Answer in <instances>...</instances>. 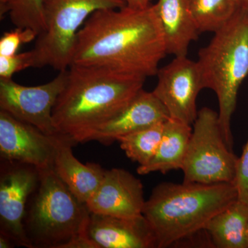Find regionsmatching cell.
<instances>
[{
    "label": "cell",
    "instance_id": "obj_1",
    "mask_svg": "<svg viewBox=\"0 0 248 248\" xmlns=\"http://www.w3.org/2000/svg\"><path fill=\"white\" fill-rule=\"evenodd\" d=\"M167 54L154 4L144 9L125 6L90 16L77 35L71 64L105 67L146 78L156 76Z\"/></svg>",
    "mask_w": 248,
    "mask_h": 248
},
{
    "label": "cell",
    "instance_id": "obj_2",
    "mask_svg": "<svg viewBox=\"0 0 248 248\" xmlns=\"http://www.w3.org/2000/svg\"><path fill=\"white\" fill-rule=\"evenodd\" d=\"M146 78L105 67L71 64L53 110L57 131L75 143L118 115L143 89Z\"/></svg>",
    "mask_w": 248,
    "mask_h": 248
},
{
    "label": "cell",
    "instance_id": "obj_3",
    "mask_svg": "<svg viewBox=\"0 0 248 248\" xmlns=\"http://www.w3.org/2000/svg\"><path fill=\"white\" fill-rule=\"evenodd\" d=\"M237 200L235 182H164L152 191L143 215L154 232L156 248H165L203 231L213 217Z\"/></svg>",
    "mask_w": 248,
    "mask_h": 248
},
{
    "label": "cell",
    "instance_id": "obj_4",
    "mask_svg": "<svg viewBox=\"0 0 248 248\" xmlns=\"http://www.w3.org/2000/svg\"><path fill=\"white\" fill-rule=\"evenodd\" d=\"M39 171L24 221L32 248H98L88 234L91 212L86 203L73 195L53 166Z\"/></svg>",
    "mask_w": 248,
    "mask_h": 248
},
{
    "label": "cell",
    "instance_id": "obj_5",
    "mask_svg": "<svg viewBox=\"0 0 248 248\" xmlns=\"http://www.w3.org/2000/svg\"><path fill=\"white\" fill-rule=\"evenodd\" d=\"M197 60L204 89L216 94L218 121L227 146L232 151V117L240 87L248 76V12L241 9L224 27L214 32Z\"/></svg>",
    "mask_w": 248,
    "mask_h": 248
},
{
    "label": "cell",
    "instance_id": "obj_6",
    "mask_svg": "<svg viewBox=\"0 0 248 248\" xmlns=\"http://www.w3.org/2000/svg\"><path fill=\"white\" fill-rule=\"evenodd\" d=\"M45 29L32 49L35 68L58 71L71 66L77 35L91 15L99 10L122 9L125 0H42Z\"/></svg>",
    "mask_w": 248,
    "mask_h": 248
},
{
    "label": "cell",
    "instance_id": "obj_7",
    "mask_svg": "<svg viewBox=\"0 0 248 248\" xmlns=\"http://www.w3.org/2000/svg\"><path fill=\"white\" fill-rule=\"evenodd\" d=\"M239 157L227 146L218 112L199 110L183 166L186 183L235 182Z\"/></svg>",
    "mask_w": 248,
    "mask_h": 248
},
{
    "label": "cell",
    "instance_id": "obj_8",
    "mask_svg": "<svg viewBox=\"0 0 248 248\" xmlns=\"http://www.w3.org/2000/svg\"><path fill=\"white\" fill-rule=\"evenodd\" d=\"M46 84L23 86L13 79H0V108L15 118L34 125L50 135H59L54 126L53 110L66 85L68 69Z\"/></svg>",
    "mask_w": 248,
    "mask_h": 248
},
{
    "label": "cell",
    "instance_id": "obj_9",
    "mask_svg": "<svg viewBox=\"0 0 248 248\" xmlns=\"http://www.w3.org/2000/svg\"><path fill=\"white\" fill-rule=\"evenodd\" d=\"M40 181V171L31 165L3 159L0 175V234L16 246L32 248L24 221L29 197Z\"/></svg>",
    "mask_w": 248,
    "mask_h": 248
},
{
    "label": "cell",
    "instance_id": "obj_10",
    "mask_svg": "<svg viewBox=\"0 0 248 248\" xmlns=\"http://www.w3.org/2000/svg\"><path fill=\"white\" fill-rule=\"evenodd\" d=\"M153 93L166 108L170 118L193 125L198 115L197 100L204 89L197 62L187 56L175 57L159 68Z\"/></svg>",
    "mask_w": 248,
    "mask_h": 248
},
{
    "label": "cell",
    "instance_id": "obj_11",
    "mask_svg": "<svg viewBox=\"0 0 248 248\" xmlns=\"http://www.w3.org/2000/svg\"><path fill=\"white\" fill-rule=\"evenodd\" d=\"M64 137L61 134L47 135L34 125L0 111L1 159L31 165L39 170L51 167L59 143Z\"/></svg>",
    "mask_w": 248,
    "mask_h": 248
},
{
    "label": "cell",
    "instance_id": "obj_12",
    "mask_svg": "<svg viewBox=\"0 0 248 248\" xmlns=\"http://www.w3.org/2000/svg\"><path fill=\"white\" fill-rule=\"evenodd\" d=\"M145 203L141 181L125 170L112 169L106 171L86 205L92 213L135 218L143 215Z\"/></svg>",
    "mask_w": 248,
    "mask_h": 248
},
{
    "label": "cell",
    "instance_id": "obj_13",
    "mask_svg": "<svg viewBox=\"0 0 248 248\" xmlns=\"http://www.w3.org/2000/svg\"><path fill=\"white\" fill-rule=\"evenodd\" d=\"M88 234L98 248H155L154 232L143 215L124 218L91 213Z\"/></svg>",
    "mask_w": 248,
    "mask_h": 248
},
{
    "label": "cell",
    "instance_id": "obj_14",
    "mask_svg": "<svg viewBox=\"0 0 248 248\" xmlns=\"http://www.w3.org/2000/svg\"><path fill=\"white\" fill-rule=\"evenodd\" d=\"M169 118L166 108L153 91L142 89L118 115L95 130L89 141L110 145L119 137L164 123Z\"/></svg>",
    "mask_w": 248,
    "mask_h": 248
},
{
    "label": "cell",
    "instance_id": "obj_15",
    "mask_svg": "<svg viewBox=\"0 0 248 248\" xmlns=\"http://www.w3.org/2000/svg\"><path fill=\"white\" fill-rule=\"evenodd\" d=\"M155 12L164 33L168 54L187 56L190 44L198 39V27L188 0H158Z\"/></svg>",
    "mask_w": 248,
    "mask_h": 248
},
{
    "label": "cell",
    "instance_id": "obj_16",
    "mask_svg": "<svg viewBox=\"0 0 248 248\" xmlns=\"http://www.w3.org/2000/svg\"><path fill=\"white\" fill-rule=\"evenodd\" d=\"M74 142L64 137L59 143L54 159L53 168L60 179L77 198L86 203L97 190L106 170L99 164H83L72 151Z\"/></svg>",
    "mask_w": 248,
    "mask_h": 248
},
{
    "label": "cell",
    "instance_id": "obj_17",
    "mask_svg": "<svg viewBox=\"0 0 248 248\" xmlns=\"http://www.w3.org/2000/svg\"><path fill=\"white\" fill-rule=\"evenodd\" d=\"M192 133L191 125L169 118L165 122L162 138L156 154L148 164L139 166L137 172L144 175L182 170Z\"/></svg>",
    "mask_w": 248,
    "mask_h": 248
},
{
    "label": "cell",
    "instance_id": "obj_18",
    "mask_svg": "<svg viewBox=\"0 0 248 248\" xmlns=\"http://www.w3.org/2000/svg\"><path fill=\"white\" fill-rule=\"evenodd\" d=\"M248 205L237 200L217 214L204 230L217 248H247Z\"/></svg>",
    "mask_w": 248,
    "mask_h": 248
},
{
    "label": "cell",
    "instance_id": "obj_19",
    "mask_svg": "<svg viewBox=\"0 0 248 248\" xmlns=\"http://www.w3.org/2000/svg\"><path fill=\"white\" fill-rule=\"evenodd\" d=\"M199 31L216 32L242 9L241 0H188Z\"/></svg>",
    "mask_w": 248,
    "mask_h": 248
},
{
    "label": "cell",
    "instance_id": "obj_20",
    "mask_svg": "<svg viewBox=\"0 0 248 248\" xmlns=\"http://www.w3.org/2000/svg\"><path fill=\"white\" fill-rule=\"evenodd\" d=\"M164 123L119 137L122 149L129 159L138 162L140 166L148 164L156 154L162 138Z\"/></svg>",
    "mask_w": 248,
    "mask_h": 248
},
{
    "label": "cell",
    "instance_id": "obj_21",
    "mask_svg": "<svg viewBox=\"0 0 248 248\" xmlns=\"http://www.w3.org/2000/svg\"><path fill=\"white\" fill-rule=\"evenodd\" d=\"M6 13L16 27L32 29L38 35L45 31L42 0H14L6 7Z\"/></svg>",
    "mask_w": 248,
    "mask_h": 248
},
{
    "label": "cell",
    "instance_id": "obj_22",
    "mask_svg": "<svg viewBox=\"0 0 248 248\" xmlns=\"http://www.w3.org/2000/svg\"><path fill=\"white\" fill-rule=\"evenodd\" d=\"M37 36L32 29L19 27L4 32L0 39V56L16 55L21 46L35 40Z\"/></svg>",
    "mask_w": 248,
    "mask_h": 248
},
{
    "label": "cell",
    "instance_id": "obj_23",
    "mask_svg": "<svg viewBox=\"0 0 248 248\" xmlns=\"http://www.w3.org/2000/svg\"><path fill=\"white\" fill-rule=\"evenodd\" d=\"M29 68H35L32 50L12 56H0V79H12L15 74Z\"/></svg>",
    "mask_w": 248,
    "mask_h": 248
},
{
    "label": "cell",
    "instance_id": "obj_24",
    "mask_svg": "<svg viewBox=\"0 0 248 248\" xmlns=\"http://www.w3.org/2000/svg\"><path fill=\"white\" fill-rule=\"evenodd\" d=\"M235 184L238 190V200L248 205V138L238 160Z\"/></svg>",
    "mask_w": 248,
    "mask_h": 248
},
{
    "label": "cell",
    "instance_id": "obj_25",
    "mask_svg": "<svg viewBox=\"0 0 248 248\" xmlns=\"http://www.w3.org/2000/svg\"><path fill=\"white\" fill-rule=\"evenodd\" d=\"M127 6L133 9H144L149 6L150 0H125Z\"/></svg>",
    "mask_w": 248,
    "mask_h": 248
},
{
    "label": "cell",
    "instance_id": "obj_26",
    "mask_svg": "<svg viewBox=\"0 0 248 248\" xmlns=\"http://www.w3.org/2000/svg\"><path fill=\"white\" fill-rule=\"evenodd\" d=\"M16 246L12 240L6 235L0 234V248H11Z\"/></svg>",
    "mask_w": 248,
    "mask_h": 248
},
{
    "label": "cell",
    "instance_id": "obj_27",
    "mask_svg": "<svg viewBox=\"0 0 248 248\" xmlns=\"http://www.w3.org/2000/svg\"><path fill=\"white\" fill-rule=\"evenodd\" d=\"M14 0H0V4H1V14H4L6 7Z\"/></svg>",
    "mask_w": 248,
    "mask_h": 248
},
{
    "label": "cell",
    "instance_id": "obj_28",
    "mask_svg": "<svg viewBox=\"0 0 248 248\" xmlns=\"http://www.w3.org/2000/svg\"><path fill=\"white\" fill-rule=\"evenodd\" d=\"M241 4L242 9L248 12V0H241Z\"/></svg>",
    "mask_w": 248,
    "mask_h": 248
},
{
    "label": "cell",
    "instance_id": "obj_29",
    "mask_svg": "<svg viewBox=\"0 0 248 248\" xmlns=\"http://www.w3.org/2000/svg\"><path fill=\"white\" fill-rule=\"evenodd\" d=\"M246 236H247V248H248V226L247 229V234H246Z\"/></svg>",
    "mask_w": 248,
    "mask_h": 248
},
{
    "label": "cell",
    "instance_id": "obj_30",
    "mask_svg": "<svg viewBox=\"0 0 248 248\" xmlns=\"http://www.w3.org/2000/svg\"><path fill=\"white\" fill-rule=\"evenodd\" d=\"M151 1V0H150V1Z\"/></svg>",
    "mask_w": 248,
    "mask_h": 248
}]
</instances>
